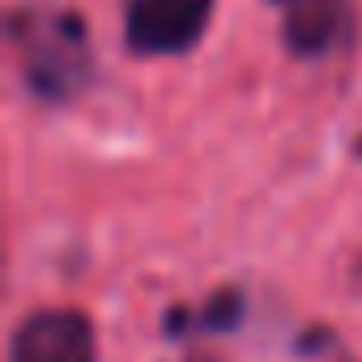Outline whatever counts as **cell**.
<instances>
[{
	"instance_id": "cell-3",
	"label": "cell",
	"mask_w": 362,
	"mask_h": 362,
	"mask_svg": "<svg viewBox=\"0 0 362 362\" xmlns=\"http://www.w3.org/2000/svg\"><path fill=\"white\" fill-rule=\"evenodd\" d=\"M94 324L64 307L26 315L9 345V362H94Z\"/></svg>"
},
{
	"instance_id": "cell-1",
	"label": "cell",
	"mask_w": 362,
	"mask_h": 362,
	"mask_svg": "<svg viewBox=\"0 0 362 362\" xmlns=\"http://www.w3.org/2000/svg\"><path fill=\"white\" fill-rule=\"evenodd\" d=\"M218 0H124V47L132 56H184L214 18Z\"/></svg>"
},
{
	"instance_id": "cell-4",
	"label": "cell",
	"mask_w": 362,
	"mask_h": 362,
	"mask_svg": "<svg viewBox=\"0 0 362 362\" xmlns=\"http://www.w3.org/2000/svg\"><path fill=\"white\" fill-rule=\"evenodd\" d=\"M281 5V43L303 56H328L354 35V0H277Z\"/></svg>"
},
{
	"instance_id": "cell-5",
	"label": "cell",
	"mask_w": 362,
	"mask_h": 362,
	"mask_svg": "<svg viewBox=\"0 0 362 362\" xmlns=\"http://www.w3.org/2000/svg\"><path fill=\"white\" fill-rule=\"evenodd\" d=\"M235 320H239V294L235 290H222L209 303V311H205V328H230Z\"/></svg>"
},
{
	"instance_id": "cell-2",
	"label": "cell",
	"mask_w": 362,
	"mask_h": 362,
	"mask_svg": "<svg viewBox=\"0 0 362 362\" xmlns=\"http://www.w3.org/2000/svg\"><path fill=\"white\" fill-rule=\"evenodd\" d=\"M13 30H26V43H22V64H26V77H30V90L43 94V98H69L90 60H86V35H81V22L77 18H52V35L43 30V18L35 22H22Z\"/></svg>"
},
{
	"instance_id": "cell-6",
	"label": "cell",
	"mask_w": 362,
	"mask_h": 362,
	"mask_svg": "<svg viewBox=\"0 0 362 362\" xmlns=\"http://www.w3.org/2000/svg\"><path fill=\"white\" fill-rule=\"evenodd\" d=\"M188 362H222V358H218V354H209V349H192V354H188Z\"/></svg>"
}]
</instances>
